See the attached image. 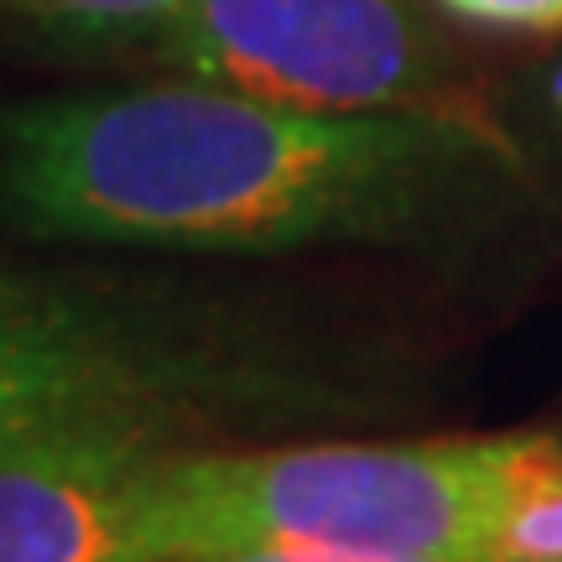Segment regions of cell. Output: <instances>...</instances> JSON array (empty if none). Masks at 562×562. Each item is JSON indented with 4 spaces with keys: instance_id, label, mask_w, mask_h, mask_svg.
Instances as JSON below:
<instances>
[{
    "instance_id": "cell-6",
    "label": "cell",
    "mask_w": 562,
    "mask_h": 562,
    "mask_svg": "<svg viewBox=\"0 0 562 562\" xmlns=\"http://www.w3.org/2000/svg\"><path fill=\"white\" fill-rule=\"evenodd\" d=\"M490 562H562V442L516 438L510 495Z\"/></svg>"
},
{
    "instance_id": "cell-1",
    "label": "cell",
    "mask_w": 562,
    "mask_h": 562,
    "mask_svg": "<svg viewBox=\"0 0 562 562\" xmlns=\"http://www.w3.org/2000/svg\"><path fill=\"white\" fill-rule=\"evenodd\" d=\"M474 125L313 115L167 79L0 115V203L32 235L151 250H297L402 224Z\"/></svg>"
},
{
    "instance_id": "cell-7",
    "label": "cell",
    "mask_w": 562,
    "mask_h": 562,
    "mask_svg": "<svg viewBox=\"0 0 562 562\" xmlns=\"http://www.w3.org/2000/svg\"><path fill=\"white\" fill-rule=\"evenodd\" d=\"M63 37H157L167 21L188 11V0H0Z\"/></svg>"
},
{
    "instance_id": "cell-8",
    "label": "cell",
    "mask_w": 562,
    "mask_h": 562,
    "mask_svg": "<svg viewBox=\"0 0 562 562\" xmlns=\"http://www.w3.org/2000/svg\"><path fill=\"white\" fill-rule=\"evenodd\" d=\"M453 16L510 26V32H552L562 26V0H442Z\"/></svg>"
},
{
    "instance_id": "cell-5",
    "label": "cell",
    "mask_w": 562,
    "mask_h": 562,
    "mask_svg": "<svg viewBox=\"0 0 562 562\" xmlns=\"http://www.w3.org/2000/svg\"><path fill=\"white\" fill-rule=\"evenodd\" d=\"M151 422H94L0 448V562H167L161 480L188 448Z\"/></svg>"
},
{
    "instance_id": "cell-4",
    "label": "cell",
    "mask_w": 562,
    "mask_h": 562,
    "mask_svg": "<svg viewBox=\"0 0 562 562\" xmlns=\"http://www.w3.org/2000/svg\"><path fill=\"white\" fill-rule=\"evenodd\" d=\"M151 42L172 79L245 100L474 125L453 63L412 0H188Z\"/></svg>"
},
{
    "instance_id": "cell-10",
    "label": "cell",
    "mask_w": 562,
    "mask_h": 562,
    "mask_svg": "<svg viewBox=\"0 0 562 562\" xmlns=\"http://www.w3.org/2000/svg\"><path fill=\"white\" fill-rule=\"evenodd\" d=\"M552 100H558V110H562V74L552 79Z\"/></svg>"
},
{
    "instance_id": "cell-9",
    "label": "cell",
    "mask_w": 562,
    "mask_h": 562,
    "mask_svg": "<svg viewBox=\"0 0 562 562\" xmlns=\"http://www.w3.org/2000/svg\"><path fill=\"white\" fill-rule=\"evenodd\" d=\"M224 562H307V558H224Z\"/></svg>"
},
{
    "instance_id": "cell-3",
    "label": "cell",
    "mask_w": 562,
    "mask_h": 562,
    "mask_svg": "<svg viewBox=\"0 0 562 562\" xmlns=\"http://www.w3.org/2000/svg\"><path fill=\"white\" fill-rule=\"evenodd\" d=\"M256 349L110 286L0 271V448L94 422L188 432L261 402Z\"/></svg>"
},
{
    "instance_id": "cell-2",
    "label": "cell",
    "mask_w": 562,
    "mask_h": 562,
    "mask_svg": "<svg viewBox=\"0 0 562 562\" xmlns=\"http://www.w3.org/2000/svg\"><path fill=\"white\" fill-rule=\"evenodd\" d=\"M516 438L178 448L167 562H490Z\"/></svg>"
}]
</instances>
